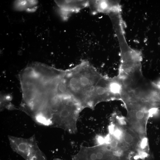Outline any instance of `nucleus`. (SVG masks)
I'll list each match as a JSON object with an SVG mask.
<instances>
[{
	"mask_svg": "<svg viewBox=\"0 0 160 160\" xmlns=\"http://www.w3.org/2000/svg\"><path fill=\"white\" fill-rule=\"evenodd\" d=\"M59 12L63 20H67L73 13H77L82 9L89 6V1L55 0Z\"/></svg>",
	"mask_w": 160,
	"mask_h": 160,
	"instance_id": "nucleus-5",
	"label": "nucleus"
},
{
	"mask_svg": "<svg viewBox=\"0 0 160 160\" xmlns=\"http://www.w3.org/2000/svg\"><path fill=\"white\" fill-rule=\"evenodd\" d=\"M119 10H120V9H119ZM113 11H114V10H113ZM107 14H108V13H107Z\"/></svg>",
	"mask_w": 160,
	"mask_h": 160,
	"instance_id": "nucleus-11",
	"label": "nucleus"
},
{
	"mask_svg": "<svg viewBox=\"0 0 160 160\" xmlns=\"http://www.w3.org/2000/svg\"><path fill=\"white\" fill-rule=\"evenodd\" d=\"M145 100L152 108L157 109L160 108V89L154 88L151 84Z\"/></svg>",
	"mask_w": 160,
	"mask_h": 160,
	"instance_id": "nucleus-8",
	"label": "nucleus"
},
{
	"mask_svg": "<svg viewBox=\"0 0 160 160\" xmlns=\"http://www.w3.org/2000/svg\"><path fill=\"white\" fill-rule=\"evenodd\" d=\"M38 2L36 0H17L15 2L14 7L18 11L33 12L37 9Z\"/></svg>",
	"mask_w": 160,
	"mask_h": 160,
	"instance_id": "nucleus-9",
	"label": "nucleus"
},
{
	"mask_svg": "<svg viewBox=\"0 0 160 160\" xmlns=\"http://www.w3.org/2000/svg\"><path fill=\"white\" fill-rule=\"evenodd\" d=\"M119 2L116 1H89V6L94 13L107 14L110 11L121 7Z\"/></svg>",
	"mask_w": 160,
	"mask_h": 160,
	"instance_id": "nucleus-6",
	"label": "nucleus"
},
{
	"mask_svg": "<svg viewBox=\"0 0 160 160\" xmlns=\"http://www.w3.org/2000/svg\"><path fill=\"white\" fill-rule=\"evenodd\" d=\"M73 160H121L110 145L104 141L92 147L81 145Z\"/></svg>",
	"mask_w": 160,
	"mask_h": 160,
	"instance_id": "nucleus-4",
	"label": "nucleus"
},
{
	"mask_svg": "<svg viewBox=\"0 0 160 160\" xmlns=\"http://www.w3.org/2000/svg\"><path fill=\"white\" fill-rule=\"evenodd\" d=\"M83 110L71 96L65 97L52 117V123L71 134L77 132V123L79 113Z\"/></svg>",
	"mask_w": 160,
	"mask_h": 160,
	"instance_id": "nucleus-2",
	"label": "nucleus"
},
{
	"mask_svg": "<svg viewBox=\"0 0 160 160\" xmlns=\"http://www.w3.org/2000/svg\"><path fill=\"white\" fill-rule=\"evenodd\" d=\"M127 111L126 120L132 129L140 137L146 135V124L148 118L156 109H151L137 103H131L125 105Z\"/></svg>",
	"mask_w": 160,
	"mask_h": 160,
	"instance_id": "nucleus-3",
	"label": "nucleus"
},
{
	"mask_svg": "<svg viewBox=\"0 0 160 160\" xmlns=\"http://www.w3.org/2000/svg\"><path fill=\"white\" fill-rule=\"evenodd\" d=\"M54 160H61L59 159H54Z\"/></svg>",
	"mask_w": 160,
	"mask_h": 160,
	"instance_id": "nucleus-10",
	"label": "nucleus"
},
{
	"mask_svg": "<svg viewBox=\"0 0 160 160\" xmlns=\"http://www.w3.org/2000/svg\"><path fill=\"white\" fill-rule=\"evenodd\" d=\"M63 79L68 92L83 109H93L100 102L114 99L112 78L102 75L88 61L64 70Z\"/></svg>",
	"mask_w": 160,
	"mask_h": 160,
	"instance_id": "nucleus-1",
	"label": "nucleus"
},
{
	"mask_svg": "<svg viewBox=\"0 0 160 160\" xmlns=\"http://www.w3.org/2000/svg\"><path fill=\"white\" fill-rule=\"evenodd\" d=\"M123 134L121 143L127 150H133L140 142L139 136L130 128L122 129Z\"/></svg>",
	"mask_w": 160,
	"mask_h": 160,
	"instance_id": "nucleus-7",
	"label": "nucleus"
}]
</instances>
